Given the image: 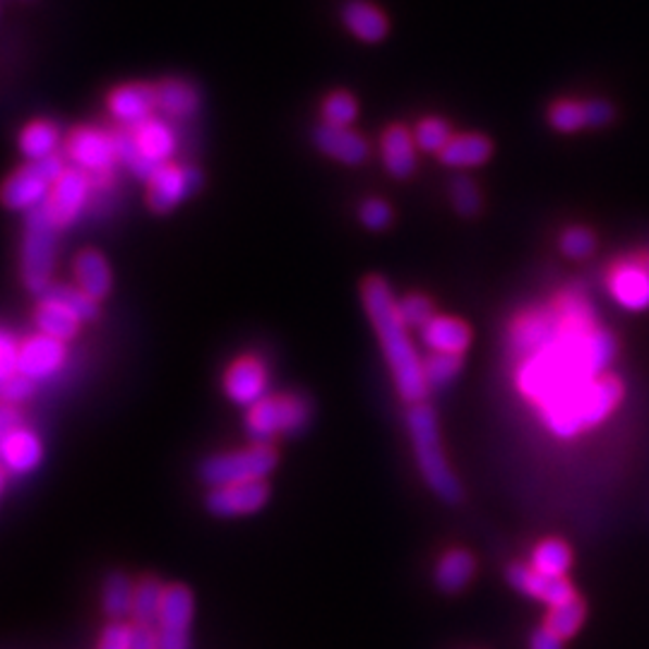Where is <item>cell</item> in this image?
I'll return each instance as SVG.
<instances>
[{
    "label": "cell",
    "mask_w": 649,
    "mask_h": 649,
    "mask_svg": "<svg viewBox=\"0 0 649 649\" xmlns=\"http://www.w3.org/2000/svg\"><path fill=\"white\" fill-rule=\"evenodd\" d=\"M450 203L457 215L472 219L481 212V190L469 176H455L450 183Z\"/></svg>",
    "instance_id": "cell-40"
},
{
    "label": "cell",
    "mask_w": 649,
    "mask_h": 649,
    "mask_svg": "<svg viewBox=\"0 0 649 649\" xmlns=\"http://www.w3.org/2000/svg\"><path fill=\"white\" fill-rule=\"evenodd\" d=\"M136 585L126 573L106 575L102 587V607L111 621H123L132 613V601H136Z\"/></svg>",
    "instance_id": "cell-31"
},
{
    "label": "cell",
    "mask_w": 649,
    "mask_h": 649,
    "mask_svg": "<svg viewBox=\"0 0 649 649\" xmlns=\"http://www.w3.org/2000/svg\"><path fill=\"white\" fill-rule=\"evenodd\" d=\"M267 390V368L255 356H241L233 361L224 376V393L239 407H253L265 399Z\"/></svg>",
    "instance_id": "cell-12"
},
{
    "label": "cell",
    "mask_w": 649,
    "mask_h": 649,
    "mask_svg": "<svg viewBox=\"0 0 649 649\" xmlns=\"http://www.w3.org/2000/svg\"><path fill=\"white\" fill-rule=\"evenodd\" d=\"M407 427L411 435L413 457H417L419 472L427 481L429 488L438 496L443 502H460L462 500V484L457 481L455 472L447 465L441 445V431H438V417L427 402L411 405L407 413Z\"/></svg>",
    "instance_id": "cell-3"
},
{
    "label": "cell",
    "mask_w": 649,
    "mask_h": 649,
    "mask_svg": "<svg viewBox=\"0 0 649 649\" xmlns=\"http://www.w3.org/2000/svg\"><path fill=\"white\" fill-rule=\"evenodd\" d=\"M35 393V380L15 373L5 380H0V397H3V405H20L22 399H27Z\"/></svg>",
    "instance_id": "cell-45"
},
{
    "label": "cell",
    "mask_w": 649,
    "mask_h": 649,
    "mask_svg": "<svg viewBox=\"0 0 649 649\" xmlns=\"http://www.w3.org/2000/svg\"><path fill=\"white\" fill-rule=\"evenodd\" d=\"M359 221L368 231H385L393 224V207L380 198L366 200L359 207Z\"/></svg>",
    "instance_id": "cell-44"
},
{
    "label": "cell",
    "mask_w": 649,
    "mask_h": 649,
    "mask_svg": "<svg viewBox=\"0 0 649 649\" xmlns=\"http://www.w3.org/2000/svg\"><path fill=\"white\" fill-rule=\"evenodd\" d=\"M491 154H494V142L486 136H481V132H462V136H455L445 144L438 160L445 166H450V169H472V166L486 164Z\"/></svg>",
    "instance_id": "cell-25"
},
{
    "label": "cell",
    "mask_w": 649,
    "mask_h": 649,
    "mask_svg": "<svg viewBox=\"0 0 649 649\" xmlns=\"http://www.w3.org/2000/svg\"><path fill=\"white\" fill-rule=\"evenodd\" d=\"M193 591L186 585H166L160 623H156L162 649H190L188 631L193 621Z\"/></svg>",
    "instance_id": "cell-9"
},
{
    "label": "cell",
    "mask_w": 649,
    "mask_h": 649,
    "mask_svg": "<svg viewBox=\"0 0 649 649\" xmlns=\"http://www.w3.org/2000/svg\"><path fill=\"white\" fill-rule=\"evenodd\" d=\"M73 272H75L77 287H80L89 298L102 301L111 294L114 277H111V267L106 263V257L99 251L85 249L77 253L73 263Z\"/></svg>",
    "instance_id": "cell-23"
},
{
    "label": "cell",
    "mask_w": 649,
    "mask_h": 649,
    "mask_svg": "<svg viewBox=\"0 0 649 649\" xmlns=\"http://www.w3.org/2000/svg\"><path fill=\"white\" fill-rule=\"evenodd\" d=\"M462 371V356L455 354H431L423 359V380L429 390H443Z\"/></svg>",
    "instance_id": "cell-38"
},
{
    "label": "cell",
    "mask_w": 649,
    "mask_h": 649,
    "mask_svg": "<svg viewBox=\"0 0 649 649\" xmlns=\"http://www.w3.org/2000/svg\"><path fill=\"white\" fill-rule=\"evenodd\" d=\"M0 457H3V465L8 467V472L13 474L31 472V469L41 462L39 435L25 427L3 435V441H0Z\"/></svg>",
    "instance_id": "cell-24"
},
{
    "label": "cell",
    "mask_w": 649,
    "mask_h": 649,
    "mask_svg": "<svg viewBox=\"0 0 649 649\" xmlns=\"http://www.w3.org/2000/svg\"><path fill=\"white\" fill-rule=\"evenodd\" d=\"M65 174L61 154L47 156V160L29 162L8 176L3 186V203L13 212H29L37 205L47 203L53 186Z\"/></svg>",
    "instance_id": "cell-7"
},
{
    "label": "cell",
    "mask_w": 649,
    "mask_h": 649,
    "mask_svg": "<svg viewBox=\"0 0 649 649\" xmlns=\"http://www.w3.org/2000/svg\"><path fill=\"white\" fill-rule=\"evenodd\" d=\"M111 116L123 126H140L156 111V89L154 82H128L111 89L106 97Z\"/></svg>",
    "instance_id": "cell-13"
},
{
    "label": "cell",
    "mask_w": 649,
    "mask_h": 649,
    "mask_svg": "<svg viewBox=\"0 0 649 649\" xmlns=\"http://www.w3.org/2000/svg\"><path fill=\"white\" fill-rule=\"evenodd\" d=\"M623 399V385L621 380L613 376H601L591 380V385L585 393V402H582V421H585V429L597 427L609 413L621 405Z\"/></svg>",
    "instance_id": "cell-26"
},
{
    "label": "cell",
    "mask_w": 649,
    "mask_h": 649,
    "mask_svg": "<svg viewBox=\"0 0 649 649\" xmlns=\"http://www.w3.org/2000/svg\"><path fill=\"white\" fill-rule=\"evenodd\" d=\"M313 144H316V150L324 156H330V160L346 166H359L368 156V144L359 132L352 128L332 126V123L324 120L320 126L313 128Z\"/></svg>",
    "instance_id": "cell-16"
},
{
    "label": "cell",
    "mask_w": 649,
    "mask_h": 649,
    "mask_svg": "<svg viewBox=\"0 0 649 649\" xmlns=\"http://www.w3.org/2000/svg\"><path fill=\"white\" fill-rule=\"evenodd\" d=\"M453 138L455 136H453L450 123L441 116L421 118L417 123V128H413V142H417V148L423 152H431V154H441L445 150V144Z\"/></svg>",
    "instance_id": "cell-36"
},
{
    "label": "cell",
    "mask_w": 649,
    "mask_h": 649,
    "mask_svg": "<svg viewBox=\"0 0 649 649\" xmlns=\"http://www.w3.org/2000/svg\"><path fill=\"white\" fill-rule=\"evenodd\" d=\"M277 453L270 445H251L245 450L224 453L207 457L200 465V479L209 488L251 484V481H265L275 472Z\"/></svg>",
    "instance_id": "cell-6"
},
{
    "label": "cell",
    "mask_w": 649,
    "mask_h": 649,
    "mask_svg": "<svg viewBox=\"0 0 649 649\" xmlns=\"http://www.w3.org/2000/svg\"><path fill=\"white\" fill-rule=\"evenodd\" d=\"M142 154L154 164H169L176 154V132L162 118H148L140 126H132Z\"/></svg>",
    "instance_id": "cell-28"
},
{
    "label": "cell",
    "mask_w": 649,
    "mask_h": 649,
    "mask_svg": "<svg viewBox=\"0 0 649 649\" xmlns=\"http://www.w3.org/2000/svg\"><path fill=\"white\" fill-rule=\"evenodd\" d=\"M417 142H413V132H409L402 123H393L380 138V152H383V164L387 174L393 178H411L417 171Z\"/></svg>",
    "instance_id": "cell-20"
},
{
    "label": "cell",
    "mask_w": 649,
    "mask_h": 649,
    "mask_svg": "<svg viewBox=\"0 0 649 649\" xmlns=\"http://www.w3.org/2000/svg\"><path fill=\"white\" fill-rule=\"evenodd\" d=\"M397 306H399V316H402V320H405L407 328H413L419 332L435 318L433 301L427 294H417V291H413V294H407L405 298H399Z\"/></svg>",
    "instance_id": "cell-41"
},
{
    "label": "cell",
    "mask_w": 649,
    "mask_h": 649,
    "mask_svg": "<svg viewBox=\"0 0 649 649\" xmlns=\"http://www.w3.org/2000/svg\"><path fill=\"white\" fill-rule=\"evenodd\" d=\"M342 25L364 43H380L390 35V20L371 0H344L340 5Z\"/></svg>",
    "instance_id": "cell-18"
},
{
    "label": "cell",
    "mask_w": 649,
    "mask_h": 649,
    "mask_svg": "<svg viewBox=\"0 0 649 649\" xmlns=\"http://www.w3.org/2000/svg\"><path fill=\"white\" fill-rule=\"evenodd\" d=\"M17 359H20V346L15 344L13 334L3 332L0 334V380L17 373Z\"/></svg>",
    "instance_id": "cell-47"
},
{
    "label": "cell",
    "mask_w": 649,
    "mask_h": 649,
    "mask_svg": "<svg viewBox=\"0 0 649 649\" xmlns=\"http://www.w3.org/2000/svg\"><path fill=\"white\" fill-rule=\"evenodd\" d=\"M166 585H162L156 577H142L136 585V601H132L130 619L136 625H156L160 623L162 601H164Z\"/></svg>",
    "instance_id": "cell-32"
},
{
    "label": "cell",
    "mask_w": 649,
    "mask_h": 649,
    "mask_svg": "<svg viewBox=\"0 0 649 649\" xmlns=\"http://www.w3.org/2000/svg\"><path fill=\"white\" fill-rule=\"evenodd\" d=\"M476 573V561L467 548H450V551L441 556L438 565H435V587L445 595H457L462 591Z\"/></svg>",
    "instance_id": "cell-27"
},
{
    "label": "cell",
    "mask_w": 649,
    "mask_h": 649,
    "mask_svg": "<svg viewBox=\"0 0 649 649\" xmlns=\"http://www.w3.org/2000/svg\"><path fill=\"white\" fill-rule=\"evenodd\" d=\"M203 183L205 176L198 166L162 164L148 181V207L154 215H169L183 200L193 198Z\"/></svg>",
    "instance_id": "cell-8"
},
{
    "label": "cell",
    "mask_w": 649,
    "mask_h": 649,
    "mask_svg": "<svg viewBox=\"0 0 649 649\" xmlns=\"http://www.w3.org/2000/svg\"><path fill=\"white\" fill-rule=\"evenodd\" d=\"M89 195V178L82 169H65L61 181L53 186L47 205L59 229H68L80 215Z\"/></svg>",
    "instance_id": "cell-15"
},
{
    "label": "cell",
    "mask_w": 649,
    "mask_h": 649,
    "mask_svg": "<svg viewBox=\"0 0 649 649\" xmlns=\"http://www.w3.org/2000/svg\"><path fill=\"white\" fill-rule=\"evenodd\" d=\"M59 231L47 203L27 212L25 241H22V282L35 296H41L51 284Z\"/></svg>",
    "instance_id": "cell-4"
},
{
    "label": "cell",
    "mask_w": 649,
    "mask_h": 649,
    "mask_svg": "<svg viewBox=\"0 0 649 649\" xmlns=\"http://www.w3.org/2000/svg\"><path fill=\"white\" fill-rule=\"evenodd\" d=\"M421 342L427 344L433 354L462 356L467 346L472 344V330L467 328V322L457 318L435 316L427 328L421 330Z\"/></svg>",
    "instance_id": "cell-22"
},
{
    "label": "cell",
    "mask_w": 649,
    "mask_h": 649,
    "mask_svg": "<svg viewBox=\"0 0 649 649\" xmlns=\"http://www.w3.org/2000/svg\"><path fill=\"white\" fill-rule=\"evenodd\" d=\"M361 301L368 320L378 334L380 349L385 354V361L393 371V380L399 397L407 405L427 402L429 385L423 380V361L409 340V328L399 316L397 296L380 275L366 277L361 282Z\"/></svg>",
    "instance_id": "cell-2"
},
{
    "label": "cell",
    "mask_w": 649,
    "mask_h": 649,
    "mask_svg": "<svg viewBox=\"0 0 649 649\" xmlns=\"http://www.w3.org/2000/svg\"><path fill=\"white\" fill-rule=\"evenodd\" d=\"M20 427H22V417L17 413L15 405H3V409H0V435L13 433Z\"/></svg>",
    "instance_id": "cell-51"
},
{
    "label": "cell",
    "mask_w": 649,
    "mask_h": 649,
    "mask_svg": "<svg viewBox=\"0 0 649 649\" xmlns=\"http://www.w3.org/2000/svg\"><path fill=\"white\" fill-rule=\"evenodd\" d=\"M570 563H573V551L561 539H544L534 546L532 568L536 573L548 577H565Z\"/></svg>",
    "instance_id": "cell-33"
},
{
    "label": "cell",
    "mask_w": 649,
    "mask_h": 649,
    "mask_svg": "<svg viewBox=\"0 0 649 649\" xmlns=\"http://www.w3.org/2000/svg\"><path fill=\"white\" fill-rule=\"evenodd\" d=\"M322 120L332 123V126L349 128L352 123L359 118V102H356L354 94L338 89V92H330L322 99Z\"/></svg>",
    "instance_id": "cell-39"
},
{
    "label": "cell",
    "mask_w": 649,
    "mask_h": 649,
    "mask_svg": "<svg viewBox=\"0 0 649 649\" xmlns=\"http://www.w3.org/2000/svg\"><path fill=\"white\" fill-rule=\"evenodd\" d=\"M65 364V342H59L47 334H37L27 342L20 344V359H17V373L37 380L51 378L59 373Z\"/></svg>",
    "instance_id": "cell-17"
},
{
    "label": "cell",
    "mask_w": 649,
    "mask_h": 649,
    "mask_svg": "<svg viewBox=\"0 0 649 649\" xmlns=\"http://www.w3.org/2000/svg\"><path fill=\"white\" fill-rule=\"evenodd\" d=\"M43 304H53L71 313L80 322H89L99 316V301L89 298L80 287H68V284H49L41 296H37Z\"/></svg>",
    "instance_id": "cell-30"
},
{
    "label": "cell",
    "mask_w": 649,
    "mask_h": 649,
    "mask_svg": "<svg viewBox=\"0 0 649 649\" xmlns=\"http://www.w3.org/2000/svg\"><path fill=\"white\" fill-rule=\"evenodd\" d=\"M595 245H597L595 233L585 227L568 229L561 237V251L568 257H573V260H585V257L595 253Z\"/></svg>",
    "instance_id": "cell-43"
},
{
    "label": "cell",
    "mask_w": 649,
    "mask_h": 649,
    "mask_svg": "<svg viewBox=\"0 0 649 649\" xmlns=\"http://www.w3.org/2000/svg\"><path fill=\"white\" fill-rule=\"evenodd\" d=\"M267 498H270L267 481H251V484L209 488V494L205 496V508L215 518L231 520L257 512L265 506Z\"/></svg>",
    "instance_id": "cell-10"
},
{
    "label": "cell",
    "mask_w": 649,
    "mask_h": 649,
    "mask_svg": "<svg viewBox=\"0 0 649 649\" xmlns=\"http://www.w3.org/2000/svg\"><path fill=\"white\" fill-rule=\"evenodd\" d=\"M132 640V625H126L123 621H111L99 637L97 649H130Z\"/></svg>",
    "instance_id": "cell-46"
},
{
    "label": "cell",
    "mask_w": 649,
    "mask_h": 649,
    "mask_svg": "<svg viewBox=\"0 0 649 649\" xmlns=\"http://www.w3.org/2000/svg\"><path fill=\"white\" fill-rule=\"evenodd\" d=\"M35 322L39 328V334H47V338H53L59 342H68L77 338L82 324L75 316H71V313H65L63 308L53 304H43V301H39L35 310Z\"/></svg>",
    "instance_id": "cell-35"
},
{
    "label": "cell",
    "mask_w": 649,
    "mask_h": 649,
    "mask_svg": "<svg viewBox=\"0 0 649 649\" xmlns=\"http://www.w3.org/2000/svg\"><path fill=\"white\" fill-rule=\"evenodd\" d=\"M530 649H563V637H558L551 628L534 631L530 637Z\"/></svg>",
    "instance_id": "cell-50"
},
{
    "label": "cell",
    "mask_w": 649,
    "mask_h": 649,
    "mask_svg": "<svg viewBox=\"0 0 649 649\" xmlns=\"http://www.w3.org/2000/svg\"><path fill=\"white\" fill-rule=\"evenodd\" d=\"M510 346L520 361L514 383L539 409L548 431L558 438L585 431L587 387L615 356L613 334L597 328L585 301L565 296L551 308L522 313L512 322Z\"/></svg>",
    "instance_id": "cell-1"
},
{
    "label": "cell",
    "mask_w": 649,
    "mask_h": 649,
    "mask_svg": "<svg viewBox=\"0 0 649 649\" xmlns=\"http://www.w3.org/2000/svg\"><path fill=\"white\" fill-rule=\"evenodd\" d=\"M585 104V123L587 128H603L613 120V106L609 102H582Z\"/></svg>",
    "instance_id": "cell-48"
},
{
    "label": "cell",
    "mask_w": 649,
    "mask_h": 649,
    "mask_svg": "<svg viewBox=\"0 0 649 649\" xmlns=\"http://www.w3.org/2000/svg\"><path fill=\"white\" fill-rule=\"evenodd\" d=\"M17 142H20V152L25 154L29 162H39V160H47V156H53L55 150H59L61 130L53 120L39 118L27 123V126L22 128Z\"/></svg>",
    "instance_id": "cell-29"
},
{
    "label": "cell",
    "mask_w": 649,
    "mask_h": 649,
    "mask_svg": "<svg viewBox=\"0 0 649 649\" xmlns=\"http://www.w3.org/2000/svg\"><path fill=\"white\" fill-rule=\"evenodd\" d=\"M111 136H114V142H116V156H118V162L126 164L128 169L140 178V181L148 183L150 178L156 174V169H160V164L150 162L148 156L142 154L140 144H138V140H136V132H132V128L126 126V128H120V130H116V132H111Z\"/></svg>",
    "instance_id": "cell-34"
},
{
    "label": "cell",
    "mask_w": 649,
    "mask_h": 649,
    "mask_svg": "<svg viewBox=\"0 0 649 649\" xmlns=\"http://www.w3.org/2000/svg\"><path fill=\"white\" fill-rule=\"evenodd\" d=\"M548 123L558 132H575L587 128L585 123V104L577 102H556L548 109Z\"/></svg>",
    "instance_id": "cell-42"
},
{
    "label": "cell",
    "mask_w": 649,
    "mask_h": 649,
    "mask_svg": "<svg viewBox=\"0 0 649 649\" xmlns=\"http://www.w3.org/2000/svg\"><path fill=\"white\" fill-rule=\"evenodd\" d=\"M310 421V402L301 395H272L257 402L245 413V433L253 445H270L279 435L306 429Z\"/></svg>",
    "instance_id": "cell-5"
},
{
    "label": "cell",
    "mask_w": 649,
    "mask_h": 649,
    "mask_svg": "<svg viewBox=\"0 0 649 649\" xmlns=\"http://www.w3.org/2000/svg\"><path fill=\"white\" fill-rule=\"evenodd\" d=\"M582 623H585V603L577 597L561 603V607H553L546 615V628H551L563 640L573 637L582 628Z\"/></svg>",
    "instance_id": "cell-37"
},
{
    "label": "cell",
    "mask_w": 649,
    "mask_h": 649,
    "mask_svg": "<svg viewBox=\"0 0 649 649\" xmlns=\"http://www.w3.org/2000/svg\"><path fill=\"white\" fill-rule=\"evenodd\" d=\"M156 89V111L166 118L186 120L198 114L200 104H203V94L200 89L183 80V77H164V80L154 82Z\"/></svg>",
    "instance_id": "cell-21"
},
{
    "label": "cell",
    "mask_w": 649,
    "mask_h": 649,
    "mask_svg": "<svg viewBox=\"0 0 649 649\" xmlns=\"http://www.w3.org/2000/svg\"><path fill=\"white\" fill-rule=\"evenodd\" d=\"M508 582L522 595L544 601L546 607H561V603L575 599V589L565 577H548L536 573L532 565L512 563L508 568Z\"/></svg>",
    "instance_id": "cell-14"
},
{
    "label": "cell",
    "mask_w": 649,
    "mask_h": 649,
    "mask_svg": "<svg viewBox=\"0 0 649 649\" xmlns=\"http://www.w3.org/2000/svg\"><path fill=\"white\" fill-rule=\"evenodd\" d=\"M68 156L73 164H77V169L82 171H94L102 174L109 171L116 156V142L114 136H109L104 130H94V128H77L71 132L68 144Z\"/></svg>",
    "instance_id": "cell-11"
},
{
    "label": "cell",
    "mask_w": 649,
    "mask_h": 649,
    "mask_svg": "<svg viewBox=\"0 0 649 649\" xmlns=\"http://www.w3.org/2000/svg\"><path fill=\"white\" fill-rule=\"evenodd\" d=\"M613 298L628 310L649 308V263L633 260L623 263L613 270L609 279Z\"/></svg>",
    "instance_id": "cell-19"
},
{
    "label": "cell",
    "mask_w": 649,
    "mask_h": 649,
    "mask_svg": "<svg viewBox=\"0 0 649 649\" xmlns=\"http://www.w3.org/2000/svg\"><path fill=\"white\" fill-rule=\"evenodd\" d=\"M130 649H162L160 631H156V625H136V623H132Z\"/></svg>",
    "instance_id": "cell-49"
}]
</instances>
